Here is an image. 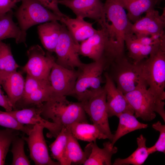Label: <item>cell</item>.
<instances>
[{"mask_svg":"<svg viewBox=\"0 0 165 165\" xmlns=\"http://www.w3.org/2000/svg\"><path fill=\"white\" fill-rule=\"evenodd\" d=\"M20 0H0V18L12 10Z\"/></svg>","mask_w":165,"mask_h":165,"instance_id":"cell-38","label":"cell"},{"mask_svg":"<svg viewBox=\"0 0 165 165\" xmlns=\"http://www.w3.org/2000/svg\"><path fill=\"white\" fill-rule=\"evenodd\" d=\"M146 139L142 134L137 138L138 148L129 156L125 159H116L113 165H141L143 164L150 154L146 145Z\"/></svg>","mask_w":165,"mask_h":165,"instance_id":"cell-28","label":"cell"},{"mask_svg":"<svg viewBox=\"0 0 165 165\" xmlns=\"http://www.w3.org/2000/svg\"><path fill=\"white\" fill-rule=\"evenodd\" d=\"M0 126L18 130L27 135L32 128L28 125L20 123L7 112L1 111H0Z\"/></svg>","mask_w":165,"mask_h":165,"instance_id":"cell-34","label":"cell"},{"mask_svg":"<svg viewBox=\"0 0 165 165\" xmlns=\"http://www.w3.org/2000/svg\"><path fill=\"white\" fill-rule=\"evenodd\" d=\"M106 63L104 59L84 64L79 69L74 89L71 96L78 101L86 100L102 87V74L105 71Z\"/></svg>","mask_w":165,"mask_h":165,"instance_id":"cell-5","label":"cell"},{"mask_svg":"<svg viewBox=\"0 0 165 165\" xmlns=\"http://www.w3.org/2000/svg\"><path fill=\"white\" fill-rule=\"evenodd\" d=\"M142 77L148 89L165 98V45L155 49L148 58L141 62Z\"/></svg>","mask_w":165,"mask_h":165,"instance_id":"cell-6","label":"cell"},{"mask_svg":"<svg viewBox=\"0 0 165 165\" xmlns=\"http://www.w3.org/2000/svg\"><path fill=\"white\" fill-rule=\"evenodd\" d=\"M15 130L0 129V165H4L7 155L14 139L19 134Z\"/></svg>","mask_w":165,"mask_h":165,"instance_id":"cell-32","label":"cell"},{"mask_svg":"<svg viewBox=\"0 0 165 165\" xmlns=\"http://www.w3.org/2000/svg\"><path fill=\"white\" fill-rule=\"evenodd\" d=\"M44 127L36 124L32 126L27 137L23 136L28 145L30 156L36 165H59L51 158L43 134Z\"/></svg>","mask_w":165,"mask_h":165,"instance_id":"cell-11","label":"cell"},{"mask_svg":"<svg viewBox=\"0 0 165 165\" xmlns=\"http://www.w3.org/2000/svg\"><path fill=\"white\" fill-rule=\"evenodd\" d=\"M60 35L54 52L57 64L71 69L81 68L84 63L79 55V45L73 37L66 26L62 24Z\"/></svg>","mask_w":165,"mask_h":165,"instance_id":"cell-9","label":"cell"},{"mask_svg":"<svg viewBox=\"0 0 165 165\" xmlns=\"http://www.w3.org/2000/svg\"><path fill=\"white\" fill-rule=\"evenodd\" d=\"M98 23L107 40L109 56L114 59L124 56L125 37L132 23L119 0H105Z\"/></svg>","mask_w":165,"mask_h":165,"instance_id":"cell-1","label":"cell"},{"mask_svg":"<svg viewBox=\"0 0 165 165\" xmlns=\"http://www.w3.org/2000/svg\"><path fill=\"white\" fill-rule=\"evenodd\" d=\"M7 112L19 122L23 125L34 126L38 124L42 126L49 131L46 135L48 138H56L62 129L56 123L43 118L41 115V110L40 107L12 110Z\"/></svg>","mask_w":165,"mask_h":165,"instance_id":"cell-14","label":"cell"},{"mask_svg":"<svg viewBox=\"0 0 165 165\" xmlns=\"http://www.w3.org/2000/svg\"><path fill=\"white\" fill-rule=\"evenodd\" d=\"M40 107L43 118L51 119L62 128L76 122H87L82 103L70 101L66 96L53 97Z\"/></svg>","mask_w":165,"mask_h":165,"instance_id":"cell-2","label":"cell"},{"mask_svg":"<svg viewBox=\"0 0 165 165\" xmlns=\"http://www.w3.org/2000/svg\"><path fill=\"white\" fill-rule=\"evenodd\" d=\"M145 13L144 16L132 24L131 32L137 36H151L165 33V8L162 15L155 8Z\"/></svg>","mask_w":165,"mask_h":165,"instance_id":"cell-13","label":"cell"},{"mask_svg":"<svg viewBox=\"0 0 165 165\" xmlns=\"http://www.w3.org/2000/svg\"><path fill=\"white\" fill-rule=\"evenodd\" d=\"M46 8L57 15L62 17L65 15L62 13L58 7V0H36Z\"/></svg>","mask_w":165,"mask_h":165,"instance_id":"cell-37","label":"cell"},{"mask_svg":"<svg viewBox=\"0 0 165 165\" xmlns=\"http://www.w3.org/2000/svg\"><path fill=\"white\" fill-rule=\"evenodd\" d=\"M69 127L71 133L78 140L92 142L97 139H108L93 124L86 122H76Z\"/></svg>","mask_w":165,"mask_h":165,"instance_id":"cell-26","label":"cell"},{"mask_svg":"<svg viewBox=\"0 0 165 165\" xmlns=\"http://www.w3.org/2000/svg\"><path fill=\"white\" fill-rule=\"evenodd\" d=\"M118 117L119 119V124L111 141L112 146L119 139L124 135L134 130L148 127V124L139 122L133 113H123Z\"/></svg>","mask_w":165,"mask_h":165,"instance_id":"cell-25","label":"cell"},{"mask_svg":"<svg viewBox=\"0 0 165 165\" xmlns=\"http://www.w3.org/2000/svg\"><path fill=\"white\" fill-rule=\"evenodd\" d=\"M66 27L74 38L77 42H82L87 39L97 31L92 23L84 19L76 17L72 18L65 15L60 21Z\"/></svg>","mask_w":165,"mask_h":165,"instance_id":"cell-20","label":"cell"},{"mask_svg":"<svg viewBox=\"0 0 165 165\" xmlns=\"http://www.w3.org/2000/svg\"><path fill=\"white\" fill-rule=\"evenodd\" d=\"M49 85H50L49 81L40 80L27 75L25 81L24 91L22 98L28 95L38 89Z\"/></svg>","mask_w":165,"mask_h":165,"instance_id":"cell-36","label":"cell"},{"mask_svg":"<svg viewBox=\"0 0 165 165\" xmlns=\"http://www.w3.org/2000/svg\"><path fill=\"white\" fill-rule=\"evenodd\" d=\"M13 13L11 10L0 18V41L13 38L16 43L25 44L27 33L22 31L13 19Z\"/></svg>","mask_w":165,"mask_h":165,"instance_id":"cell-23","label":"cell"},{"mask_svg":"<svg viewBox=\"0 0 165 165\" xmlns=\"http://www.w3.org/2000/svg\"><path fill=\"white\" fill-rule=\"evenodd\" d=\"M104 147L100 148L98 146L96 141L92 142L91 152L84 165H111V158L113 155L118 151V148L112 146L111 141L103 144Z\"/></svg>","mask_w":165,"mask_h":165,"instance_id":"cell-22","label":"cell"},{"mask_svg":"<svg viewBox=\"0 0 165 165\" xmlns=\"http://www.w3.org/2000/svg\"><path fill=\"white\" fill-rule=\"evenodd\" d=\"M79 72L78 69L76 70L65 68L55 62L49 76L53 97L71 96Z\"/></svg>","mask_w":165,"mask_h":165,"instance_id":"cell-12","label":"cell"},{"mask_svg":"<svg viewBox=\"0 0 165 165\" xmlns=\"http://www.w3.org/2000/svg\"><path fill=\"white\" fill-rule=\"evenodd\" d=\"M19 67L13 57L10 45L0 41V71H16Z\"/></svg>","mask_w":165,"mask_h":165,"instance_id":"cell-31","label":"cell"},{"mask_svg":"<svg viewBox=\"0 0 165 165\" xmlns=\"http://www.w3.org/2000/svg\"><path fill=\"white\" fill-rule=\"evenodd\" d=\"M21 4L14 13L19 26L26 32L35 25L53 20L60 21L62 17L46 8L36 0H20Z\"/></svg>","mask_w":165,"mask_h":165,"instance_id":"cell-7","label":"cell"},{"mask_svg":"<svg viewBox=\"0 0 165 165\" xmlns=\"http://www.w3.org/2000/svg\"><path fill=\"white\" fill-rule=\"evenodd\" d=\"M53 97V92L50 84L36 89L22 98L20 101L22 100L25 105L40 107Z\"/></svg>","mask_w":165,"mask_h":165,"instance_id":"cell-30","label":"cell"},{"mask_svg":"<svg viewBox=\"0 0 165 165\" xmlns=\"http://www.w3.org/2000/svg\"><path fill=\"white\" fill-rule=\"evenodd\" d=\"M86 114L90 117L93 124L112 141L113 135L109 126L104 86L88 99L81 102Z\"/></svg>","mask_w":165,"mask_h":165,"instance_id":"cell-8","label":"cell"},{"mask_svg":"<svg viewBox=\"0 0 165 165\" xmlns=\"http://www.w3.org/2000/svg\"><path fill=\"white\" fill-rule=\"evenodd\" d=\"M92 142H90L86 146L84 151L83 150L77 139L70 130L64 154V165H70L72 163L83 164L90 156Z\"/></svg>","mask_w":165,"mask_h":165,"instance_id":"cell-19","label":"cell"},{"mask_svg":"<svg viewBox=\"0 0 165 165\" xmlns=\"http://www.w3.org/2000/svg\"><path fill=\"white\" fill-rule=\"evenodd\" d=\"M0 106L4 108L6 111L12 110L13 107L7 95H4L0 85Z\"/></svg>","mask_w":165,"mask_h":165,"instance_id":"cell-39","label":"cell"},{"mask_svg":"<svg viewBox=\"0 0 165 165\" xmlns=\"http://www.w3.org/2000/svg\"><path fill=\"white\" fill-rule=\"evenodd\" d=\"M124 41L129 57L133 60V63L136 64L148 58V56L160 46L165 45L164 43L154 45H143L135 39L133 34L131 31L126 35Z\"/></svg>","mask_w":165,"mask_h":165,"instance_id":"cell-24","label":"cell"},{"mask_svg":"<svg viewBox=\"0 0 165 165\" xmlns=\"http://www.w3.org/2000/svg\"><path fill=\"white\" fill-rule=\"evenodd\" d=\"M0 85L6 92L13 108H15L24 93L25 80L22 75L16 71H0Z\"/></svg>","mask_w":165,"mask_h":165,"instance_id":"cell-18","label":"cell"},{"mask_svg":"<svg viewBox=\"0 0 165 165\" xmlns=\"http://www.w3.org/2000/svg\"><path fill=\"white\" fill-rule=\"evenodd\" d=\"M108 42L103 30H97L93 35L82 42L79 54L96 61L105 59L108 50Z\"/></svg>","mask_w":165,"mask_h":165,"instance_id":"cell-17","label":"cell"},{"mask_svg":"<svg viewBox=\"0 0 165 165\" xmlns=\"http://www.w3.org/2000/svg\"><path fill=\"white\" fill-rule=\"evenodd\" d=\"M127 11L129 20L133 23L140 19L144 13L155 8L158 0H119Z\"/></svg>","mask_w":165,"mask_h":165,"instance_id":"cell-27","label":"cell"},{"mask_svg":"<svg viewBox=\"0 0 165 165\" xmlns=\"http://www.w3.org/2000/svg\"><path fill=\"white\" fill-rule=\"evenodd\" d=\"M163 0H158V5H159V4L160 3V2Z\"/></svg>","mask_w":165,"mask_h":165,"instance_id":"cell-40","label":"cell"},{"mask_svg":"<svg viewBox=\"0 0 165 165\" xmlns=\"http://www.w3.org/2000/svg\"><path fill=\"white\" fill-rule=\"evenodd\" d=\"M70 130L69 126L63 127L56 139L49 146L52 157L61 165H64V154Z\"/></svg>","mask_w":165,"mask_h":165,"instance_id":"cell-29","label":"cell"},{"mask_svg":"<svg viewBox=\"0 0 165 165\" xmlns=\"http://www.w3.org/2000/svg\"><path fill=\"white\" fill-rule=\"evenodd\" d=\"M58 2L69 8L76 17H87L99 23L103 15L104 3L100 0H58Z\"/></svg>","mask_w":165,"mask_h":165,"instance_id":"cell-16","label":"cell"},{"mask_svg":"<svg viewBox=\"0 0 165 165\" xmlns=\"http://www.w3.org/2000/svg\"><path fill=\"white\" fill-rule=\"evenodd\" d=\"M28 62L23 68L27 75L35 79L49 81L50 73L55 59L51 53H46L38 45L31 46L27 51Z\"/></svg>","mask_w":165,"mask_h":165,"instance_id":"cell-10","label":"cell"},{"mask_svg":"<svg viewBox=\"0 0 165 165\" xmlns=\"http://www.w3.org/2000/svg\"><path fill=\"white\" fill-rule=\"evenodd\" d=\"M105 84L104 86L106 93V102L108 117H117L121 113L134 114L124 94L119 90L114 82L106 72H104Z\"/></svg>","mask_w":165,"mask_h":165,"instance_id":"cell-15","label":"cell"},{"mask_svg":"<svg viewBox=\"0 0 165 165\" xmlns=\"http://www.w3.org/2000/svg\"><path fill=\"white\" fill-rule=\"evenodd\" d=\"M132 108L134 115L145 121H150L158 113L165 122V98L158 96L149 90L145 84L124 94Z\"/></svg>","mask_w":165,"mask_h":165,"instance_id":"cell-3","label":"cell"},{"mask_svg":"<svg viewBox=\"0 0 165 165\" xmlns=\"http://www.w3.org/2000/svg\"><path fill=\"white\" fill-rule=\"evenodd\" d=\"M25 141L22 137L17 136L13 140L11 152L13 155L12 165H29L30 161L26 155L24 149Z\"/></svg>","mask_w":165,"mask_h":165,"instance_id":"cell-33","label":"cell"},{"mask_svg":"<svg viewBox=\"0 0 165 165\" xmlns=\"http://www.w3.org/2000/svg\"><path fill=\"white\" fill-rule=\"evenodd\" d=\"M61 26L58 21L53 20L42 24L37 27L38 33L42 44L49 52H54Z\"/></svg>","mask_w":165,"mask_h":165,"instance_id":"cell-21","label":"cell"},{"mask_svg":"<svg viewBox=\"0 0 165 165\" xmlns=\"http://www.w3.org/2000/svg\"><path fill=\"white\" fill-rule=\"evenodd\" d=\"M152 127L160 132L158 140L153 146L148 148L150 154L156 152H159L165 153V125L162 124L158 121L153 124Z\"/></svg>","mask_w":165,"mask_h":165,"instance_id":"cell-35","label":"cell"},{"mask_svg":"<svg viewBox=\"0 0 165 165\" xmlns=\"http://www.w3.org/2000/svg\"><path fill=\"white\" fill-rule=\"evenodd\" d=\"M107 69L110 72H106L123 94L146 84L142 76L141 62L131 63L125 56L114 59L105 70Z\"/></svg>","mask_w":165,"mask_h":165,"instance_id":"cell-4","label":"cell"}]
</instances>
